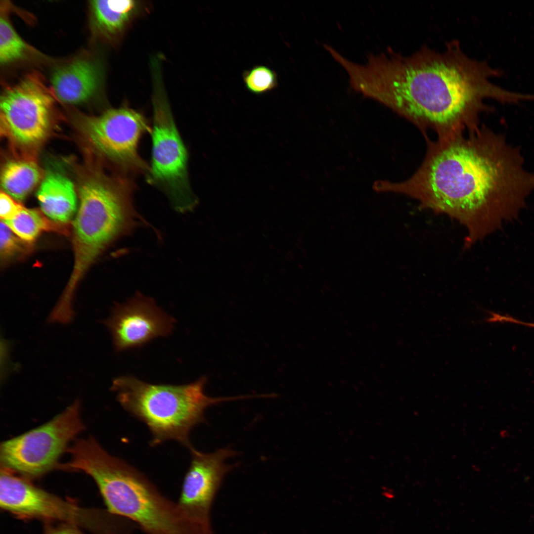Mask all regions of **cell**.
<instances>
[{
	"mask_svg": "<svg viewBox=\"0 0 534 534\" xmlns=\"http://www.w3.org/2000/svg\"><path fill=\"white\" fill-rule=\"evenodd\" d=\"M103 324L109 330L116 351L142 347L173 332L176 320L157 307L150 298L137 295L113 307Z\"/></svg>",
	"mask_w": 534,
	"mask_h": 534,
	"instance_id": "obj_12",
	"label": "cell"
},
{
	"mask_svg": "<svg viewBox=\"0 0 534 534\" xmlns=\"http://www.w3.org/2000/svg\"><path fill=\"white\" fill-rule=\"evenodd\" d=\"M3 10L0 19V62L6 66L24 59L33 48L16 32Z\"/></svg>",
	"mask_w": 534,
	"mask_h": 534,
	"instance_id": "obj_18",
	"label": "cell"
},
{
	"mask_svg": "<svg viewBox=\"0 0 534 534\" xmlns=\"http://www.w3.org/2000/svg\"><path fill=\"white\" fill-rule=\"evenodd\" d=\"M84 136L91 147L123 170L142 172L147 166L138 152L142 134L150 131L140 113L128 108L110 109L81 123Z\"/></svg>",
	"mask_w": 534,
	"mask_h": 534,
	"instance_id": "obj_10",
	"label": "cell"
},
{
	"mask_svg": "<svg viewBox=\"0 0 534 534\" xmlns=\"http://www.w3.org/2000/svg\"><path fill=\"white\" fill-rule=\"evenodd\" d=\"M205 376L187 384H153L132 375L114 379L111 390L117 393L121 406L143 422L155 446L168 440L176 441L189 450L192 429L206 422L204 413L209 406L221 402L251 398V395L211 397L204 393Z\"/></svg>",
	"mask_w": 534,
	"mask_h": 534,
	"instance_id": "obj_4",
	"label": "cell"
},
{
	"mask_svg": "<svg viewBox=\"0 0 534 534\" xmlns=\"http://www.w3.org/2000/svg\"><path fill=\"white\" fill-rule=\"evenodd\" d=\"M153 100L152 158L148 180L166 194L176 210H192L198 200L190 184L186 149L162 91H155Z\"/></svg>",
	"mask_w": 534,
	"mask_h": 534,
	"instance_id": "obj_8",
	"label": "cell"
},
{
	"mask_svg": "<svg viewBox=\"0 0 534 534\" xmlns=\"http://www.w3.org/2000/svg\"><path fill=\"white\" fill-rule=\"evenodd\" d=\"M85 429L76 400L42 425L1 444V467L29 478L55 467L69 444Z\"/></svg>",
	"mask_w": 534,
	"mask_h": 534,
	"instance_id": "obj_7",
	"label": "cell"
},
{
	"mask_svg": "<svg viewBox=\"0 0 534 534\" xmlns=\"http://www.w3.org/2000/svg\"><path fill=\"white\" fill-rule=\"evenodd\" d=\"M42 172L31 158H14L3 165L0 176L3 191L17 200H23L38 185Z\"/></svg>",
	"mask_w": 534,
	"mask_h": 534,
	"instance_id": "obj_16",
	"label": "cell"
},
{
	"mask_svg": "<svg viewBox=\"0 0 534 534\" xmlns=\"http://www.w3.org/2000/svg\"><path fill=\"white\" fill-rule=\"evenodd\" d=\"M3 222L17 236L29 243L44 232L67 233L63 223L52 222L39 211L25 207L14 218Z\"/></svg>",
	"mask_w": 534,
	"mask_h": 534,
	"instance_id": "obj_17",
	"label": "cell"
},
{
	"mask_svg": "<svg viewBox=\"0 0 534 534\" xmlns=\"http://www.w3.org/2000/svg\"><path fill=\"white\" fill-rule=\"evenodd\" d=\"M427 150L416 171L403 181L379 180V192L406 195L421 207L456 220L471 247L515 217L534 191V172L522 151L484 124L450 136L425 137Z\"/></svg>",
	"mask_w": 534,
	"mask_h": 534,
	"instance_id": "obj_1",
	"label": "cell"
},
{
	"mask_svg": "<svg viewBox=\"0 0 534 534\" xmlns=\"http://www.w3.org/2000/svg\"><path fill=\"white\" fill-rule=\"evenodd\" d=\"M345 71L354 91L389 107L425 136L428 131L444 137L476 129L480 114L492 110L487 98L502 103L522 98L490 82L503 71L470 57L457 41L442 51L424 46L408 55L391 49L371 53L364 64L349 62Z\"/></svg>",
	"mask_w": 534,
	"mask_h": 534,
	"instance_id": "obj_2",
	"label": "cell"
},
{
	"mask_svg": "<svg viewBox=\"0 0 534 534\" xmlns=\"http://www.w3.org/2000/svg\"><path fill=\"white\" fill-rule=\"evenodd\" d=\"M243 79L247 90L255 94H264L277 86L276 74L264 65H257L245 71Z\"/></svg>",
	"mask_w": 534,
	"mask_h": 534,
	"instance_id": "obj_19",
	"label": "cell"
},
{
	"mask_svg": "<svg viewBox=\"0 0 534 534\" xmlns=\"http://www.w3.org/2000/svg\"><path fill=\"white\" fill-rule=\"evenodd\" d=\"M79 469L94 481L109 512L146 534H216L191 519L143 473L101 446L84 454Z\"/></svg>",
	"mask_w": 534,
	"mask_h": 534,
	"instance_id": "obj_3",
	"label": "cell"
},
{
	"mask_svg": "<svg viewBox=\"0 0 534 534\" xmlns=\"http://www.w3.org/2000/svg\"><path fill=\"white\" fill-rule=\"evenodd\" d=\"M41 209L54 221L67 222L76 208V194L72 182L64 176L51 173L43 180L37 192Z\"/></svg>",
	"mask_w": 534,
	"mask_h": 534,
	"instance_id": "obj_15",
	"label": "cell"
},
{
	"mask_svg": "<svg viewBox=\"0 0 534 534\" xmlns=\"http://www.w3.org/2000/svg\"><path fill=\"white\" fill-rule=\"evenodd\" d=\"M50 79L56 97L66 103L80 104L98 91L102 70L95 60L81 57L56 68Z\"/></svg>",
	"mask_w": 534,
	"mask_h": 534,
	"instance_id": "obj_13",
	"label": "cell"
},
{
	"mask_svg": "<svg viewBox=\"0 0 534 534\" xmlns=\"http://www.w3.org/2000/svg\"><path fill=\"white\" fill-rule=\"evenodd\" d=\"M11 196L1 190L0 194V217L5 221L14 218L24 207Z\"/></svg>",
	"mask_w": 534,
	"mask_h": 534,
	"instance_id": "obj_21",
	"label": "cell"
},
{
	"mask_svg": "<svg viewBox=\"0 0 534 534\" xmlns=\"http://www.w3.org/2000/svg\"><path fill=\"white\" fill-rule=\"evenodd\" d=\"M189 450L191 459L177 502L193 521L212 529L211 511L216 494L225 476L237 465L227 464L225 461L237 452L229 448L208 453L194 447Z\"/></svg>",
	"mask_w": 534,
	"mask_h": 534,
	"instance_id": "obj_11",
	"label": "cell"
},
{
	"mask_svg": "<svg viewBox=\"0 0 534 534\" xmlns=\"http://www.w3.org/2000/svg\"><path fill=\"white\" fill-rule=\"evenodd\" d=\"M55 97L37 72L4 88L0 98L1 135L21 150L40 146L51 130Z\"/></svg>",
	"mask_w": 534,
	"mask_h": 534,
	"instance_id": "obj_6",
	"label": "cell"
},
{
	"mask_svg": "<svg viewBox=\"0 0 534 534\" xmlns=\"http://www.w3.org/2000/svg\"><path fill=\"white\" fill-rule=\"evenodd\" d=\"M89 8L92 32L111 40L124 31L137 12L139 4L132 0H95L89 1Z\"/></svg>",
	"mask_w": 534,
	"mask_h": 534,
	"instance_id": "obj_14",
	"label": "cell"
},
{
	"mask_svg": "<svg viewBox=\"0 0 534 534\" xmlns=\"http://www.w3.org/2000/svg\"><path fill=\"white\" fill-rule=\"evenodd\" d=\"M131 186L124 178H91L80 188L73 224L74 264L62 296L73 299L79 281L103 249L132 225Z\"/></svg>",
	"mask_w": 534,
	"mask_h": 534,
	"instance_id": "obj_5",
	"label": "cell"
},
{
	"mask_svg": "<svg viewBox=\"0 0 534 534\" xmlns=\"http://www.w3.org/2000/svg\"><path fill=\"white\" fill-rule=\"evenodd\" d=\"M1 220L0 224V253L1 260L6 261L11 258L26 253L30 243L21 239Z\"/></svg>",
	"mask_w": 534,
	"mask_h": 534,
	"instance_id": "obj_20",
	"label": "cell"
},
{
	"mask_svg": "<svg viewBox=\"0 0 534 534\" xmlns=\"http://www.w3.org/2000/svg\"><path fill=\"white\" fill-rule=\"evenodd\" d=\"M0 506L23 519L59 521L90 529L96 534H112L114 516L107 510L82 508L50 493L1 467Z\"/></svg>",
	"mask_w": 534,
	"mask_h": 534,
	"instance_id": "obj_9",
	"label": "cell"
},
{
	"mask_svg": "<svg viewBox=\"0 0 534 534\" xmlns=\"http://www.w3.org/2000/svg\"><path fill=\"white\" fill-rule=\"evenodd\" d=\"M78 526L66 523L53 526L47 525L44 534H84Z\"/></svg>",
	"mask_w": 534,
	"mask_h": 534,
	"instance_id": "obj_22",
	"label": "cell"
}]
</instances>
